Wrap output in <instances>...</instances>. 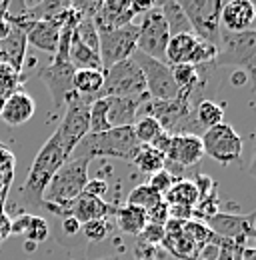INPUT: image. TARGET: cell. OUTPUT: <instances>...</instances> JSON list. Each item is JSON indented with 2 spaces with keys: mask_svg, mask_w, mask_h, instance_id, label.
Segmentation results:
<instances>
[{
  "mask_svg": "<svg viewBox=\"0 0 256 260\" xmlns=\"http://www.w3.org/2000/svg\"><path fill=\"white\" fill-rule=\"evenodd\" d=\"M0 4H2V2H0Z\"/></svg>",
  "mask_w": 256,
  "mask_h": 260,
  "instance_id": "db71d44e",
  "label": "cell"
},
{
  "mask_svg": "<svg viewBox=\"0 0 256 260\" xmlns=\"http://www.w3.org/2000/svg\"><path fill=\"white\" fill-rule=\"evenodd\" d=\"M110 130L108 116H106V100L98 98L90 104V132L88 134H100Z\"/></svg>",
  "mask_w": 256,
  "mask_h": 260,
  "instance_id": "d6a6232c",
  "label": "cell"
},
{
  "mask_svg": "<svg viewBox=\"0 0 256 260\" xmlns=\"http://www.w3.org/2000/svg\"><path fill=\"white\" fill-rule=\"evenodd\" d=\"M172 184H174V174L168 172L166 168L156 172V174H152V176H150V182H148V186L154 188L162 198L168 194V190L172 188Z\"/></svg>",
  "mask_w": 256,
  "mask_h": 260,
  "instance_id": "74e56055",
  "label": "cell"
},
{
  "mask_svg": "<svg viewBox=\"0 0 256 260\" xmlns=\"http://www.w3.org/2000/svg\"><path fill=\"white\" fill-rule=\"evenodd\" d=\"M252 6H254V14H256V2H252Z\"/></svg>",
  "mask_w": 256,
  "mask_h": 260,
  "instance_id": "f5cc1de1",
  "label": "cell"
},
{
  "mask_svg": "<svg viewBox=\"0 0 256 260\" xmlns=\"http://www.w3.org/2000/svg\"><path fill=\"white\" fill-rule=\"evenodd\" d=\"M12 30V24L6 20V18H0V40H4Z\"/></svg>",
  "mask_w": 256,
  "mask_h": 260,
  "instance_id": "f6af8a7d",
  "label": "cell"
},
{
  "mask_svg": "<svg viewBox=\"0 0 256 260\" xmlns=\"http://www.w3.org/2000/svg\"><path fill=\"white\" fill-rule=\"evenodd\" d=\"M106 192H108V182H106L104 178H92V180L88 178V182H86V186H84V194L104 200Z\"/></svg>",
  "mask_w": 256,
  "mask_h": 260,
  "instance_id": "ab89813d",
  "label": "cell"
},
{
  "mask_svg": "<svg viewBox=\"0 0 256 260\" xmlns=\"http://www.w3.org/2000/svg\"><path fill=\"white\" fill-rule=\"evenodd\" d=\"M20 84V72L14 70L10 64L0 62V94L6 98L14 94Z\"/></svg>",
  "mask_w": 256,
  "mask_h": 260,
  "instance_id": "836d02e7",
  "label": "cell"
},
{
  "mask_svg": "<svg viewBox=\"0 0 256 260\" xmlns=\"http://www.w3.org/2000/svg\"><path fill=\"white\" fill-rule=\"evenodd\" d=\"M60 228H62L64 236H68V238H74L76 234H80V228H82V224H80V222H78L74 216H64Z\"/></svg>",
  "mask_w": 256,
  "mask_h": 260,
  "instance_id": "60d3db41",
  "label": "cell"
},
{
  "mask_svg": "<svg viewBox=\"0 0 256 260\" xmlns=\"http://www.w3.org/2000/svg\"><path fill=\"white\" fill-rule=\"evenodd\" d=\"M88 260H126L122 256H96V258H88Z\"/></svg>",
  "mask_w": 256,
  "mask_h": 260,
  "instance_id": "c3c4849f",
  "label": "cell"
},
{
  "mask_svg": "<svg viewBox=\"0 0 256 260\" xmlns=\"http://www.w3.org/2000/svg\"><path fill=\"white\" fill-rule=\"evenodd\" d=\"M198 198H200V192H198L194 180H178V182L172 184L168 194L164 196V202L166 204H180V206L194 208Z\"/></svg>",
  "mask_w": 256,
  "mask_h": 260,
  "instance_id": "83f0119b",
  "label": "cell"
},
{
  "mask_svg": "<svg viewBox=\"0 0 256 260\" xmlns=\"http://www.w3.org/2000/svg\"><path fill=\"white\" fill-rule=\"evenodd\" d=\"M12 234V220L6 212H0V242H4Z\"/></svg>",
  "mask_w": 256,
  "mask_h": 260,
  "instance_id": "ee69618b",
  "label": "cell"
},
{
  "mask_svg": "<svg viewBox=\"0 0 256 260\" xmlns=\"http://www.w3.org/2000/svg\"><path fill=\"white\" fill-rule=\"evenodd\" d=\"M112 212H114V208L108 202H104L100 198H92V196L82 192L76 200H72L68 204L66 216H74L80 224H84V222H90V220H102V218L106 220Z\"/></svg>",
  "mask_w": 256,
  "mask_h": 260,
  "instance_id": "d6986e66",
  "label": "cell"
},
{
  "mask_svg": "<svg viewBox=\"0 0 256 260\" xmlns=\"http://www.w3.org/2000/svg\"><path fill=\"white\" fill-rule=\"evenodd\" d=\"M204 158L202 140L198 134H176L170 140V148L166 152V162L176 164L178 168L196 166Z\"/></svg>",
  "mask_w": 256,
  "mask_h": 260,
  "instance_id": "9a60e30c",
  "label": "cell"
},
{
  "mask_svg": "<svg viewBox=\"0 0 256 260\" xmlns=\"http://www.w3.org/2000/svg\"><path fill=\"white\" fill-rule=\"evenodd\" d=\"M108 96H148L144 74L132 58L122 60V62L104 70V84H102V90L98 92L96 100Z\"/></svg>",
  "mask_w": 256,
  "mask_h": 260,
  "instance_id": "ba28073f",
  "label": "cell"
},
{
  "mask_svg": "<svg viewBox=\"0 0 256 260\" xmlns=\"http://www.w3.org/2000/svg\"><path fill=\"white\" fill-rule=\"evenodd\" d=\"M140 142L134 134L132 126L110 128L100 134H86L80 144L74 148L70 156H84V158H120L124 162H132L136 152L140 150Z\"/></svg>",
  "mask_w": 256,
  "mask_h": 260,
  "instance_id": "3957f363",
  "label": "cell"
},
{
  "mask_svg": "<svg viewBox=\"0 0 256 260\" xmlns=\"http://www.w3.org/2000/svg\"><path fill=\"white\" fill-rule=\"evenodd\" d=\"M256 20L254 6L250 0H230L222 6L220 30L226 32H244L250 30Z\"/></svg>",
  "mask_w": 256,
  "mask_h": 260,
  "instance_id": "e0dca14e",
  "label": "cell"
},
{
  "mask_svg": "<svg viewBox=\"0 0 256 260\" xmlns=\"http://www.w3.org/2000/svg\"><path fill=\"white\" fill-rule=\"evenodd\" d=\"M34 112H36V104H34L30 94H26L22 90H16L14 94L6 96L0 118L8 126H20V124H26L30 120Z\"/></svg>",
  "mask_w": 256,
  "mask_h": 260,
  "instance_id": "ffe728a7",
  "label": "cell"
},
{
  "mask_svg": "<svg viewBox=\"0 0 256 260\" xmlns=\"http://www.w3.org/2000/svg\"><path fill=\"white\" fill-rule=\"evenodd\" d=\"M74 72L76 70L70 64V60H64V58H52L50 64L44 66L42 70H38V78L46 84L56 110L64 108V102L74 92V88H72Z\"/></svg>",
  "mask_w": 256,
  "mask_h": 260,
  "instance_id": "4fadbf2b",
  "label": "cell"
},
{
  "mask_svg": "<svg viewBox=\"0 0 256 260\" xmlns=\"http://www.w3.org/2000/svg\"><path fill=\"white\" fill-rule=\"evenodd\" d=\"M256 212L250 214H230V212H216L204 220L218 238L224 240H246L256 234Z\"/></svg>",
  "mask_w": 256,
  "mask_h": 260,
  "instance_id": "5bb4252c",
  "label": "cell"
},
{
  "mask_svg": "<svg viewBox=\"0 0 256 260\" xmlns=\"http://www.w3.org/2000/svg\"><path fill=\"white\" fill-rule=\"evenodd\" d=\"M136 40H138V24L134 22L108 32H98V54L102 68L106 70L122 60L132 58V54L136 52Z\"/></svg>",
  "mask_w": 256,
  "mask_h": 260,
  "instance_id": "8fae6325",
  "label": "cell"
},
{
  "mask_svg": "<svg viewBox=\"0 0 256 260\" xmlns=\"http://www.w3.org/2000/svg\"><path fill=\"white\" fill-rule=\"evenodd\" d=\"M36 248V244L34 242H24V250H28V252H32Z\"/></svg>",
  "mask_w": 256,
  "mask_h": 260,
  "instance_id": "681fc988",
  "label": "cell"
},
{
  "mask_svg": "<svg viewBox=\"0 0 256 260\" xmlns=\"http://www.w3.org/2000/svg\"><path fill=\"white\" fill-rule=\"evenodd\" d=\"M132 164H136V168H138L140 172L152 176V174H156L160 170H164V166H166V156H164L160 150L152 148L150 144H142L140 150L136 152Z\"/></svg>",
  "mask_w": 256,
  "mask_h": 260,
  "instance_id": "f1b7e54d",
  "label": "cell"
},
{
  "mask_svg": "<svg viewBox=\"0 0 256 260\" xmlns=\"http://www.w3.org/2000/svg\"><path fill=\"white\" fill-rule=\"evenodd\" d=\"M142 114L152 116L160 122L164 132L170 136L176 134H198V122L194 118V106L190 94H180L174 100H152L148 98L142 108Z\"/></svg>",
  "mask_w": 256,
  "mask_h": 260,
  "instance_id": "277c9868",
  "label": "cell"
},
{
  "mask_svg": "<svg viewBox=\"0 0 256 260\" xmlns=\"http://www.w3.org/2000/svg\"><path fill=\"white\" fill-rule=\"evenodd\" d=\"M88 166H90V158L70 156L56 170L50 184L46 186L42 196V206L52 214L64 218L68 204L84 192V186L88 182Z\"/></svg>",
  "mask_w": 256,
  "mask_h": 260,
  "instance_id": "6da1fadb",
  "label": "cell"
},
{
  "mask_svg": "<svg viewBox=\"0 0 256 260\" xmlns=\"http://www.w3.org/2000/svg\"><path fill=\"white\" fill-rule=\"evenodd\" d=\"M10 186H12V182L6 180V178L2 176V172H0V194H2L4 190H10Z\"/></svg>",
  "mask_w": 256,
  "mask_h": 260,
  "instance_id": "7dc6e473",
  "label": "cell"
},
{
  "mask_svg": "<svg viewBox=\"0 0 256 260\" xmlns=\"http://www.w3.org/2000/svg\"><path fill=\"white\" fill-rule=\"evenodd\" d=\"M104 100H106V116L110 128H120V126H132L136 122L138 112L148 96H108Z\"/></svg>",
  "mask_w": 256,
  "mask_h": 260,
  "instance_id": "2e32d148",
  "label": "cell"
},
{
  "mask_svg": "<svg viewBox=\"0 0 256 260\" xmlns=\"http://www.w3.org/2000/svg\"><path fill=\"white\" fill-rule=\"evenodd\" d=\"M194 118H196L200 128H214V126L224 122V108L218 102L210 100V98H202L194 106Z\"/></svg>",
  "mask_w": 256,
  "mask_h": 260,
  "instance_id": "4316f807",
  "label": "cell"
},
{
  "mask_svg": "<svg viewBox=\"0 0 256 260\" xmlns=\"http://www.w3.org/2000/svg\"><path fill=\"white\" fill-rule=\"evenodd\" d=\"M68 58H70V64L74 66V70H100V72H104L98 52H94L92 48H88L76 36V32H72V38H70Z\"/></svg>",
  "mask_w": 256,
  "mask_h": 260,
  "instance_id": "603a6c76",
  "label": "cell"
},
{
  "mask_svg": "<svg viewBox=\"0 0 256 260\" xmlns=\"http://www.w3.org/2000/svg\"><path fill=\"white\" fill-rule=\"evenodd\" d=\"M132 18H134V14L130 10V2L110 0V2H102L100 4L92 22H94L98 32H108V30H114V28L130 24Z\"/></svg>",
  "mask_w": 256,
  "mask_h": 260,
  "instance_id": "ac0fdd59",
  "label": "cell"
},
{
  "mask_svg": "<svg viewBox=\"0 0 256 260\" xmlns=\"http://www.w3.org/2000/svg\"><path fill=\"white\" fill-rule=\"evenodd\" d=\"M162 244L166 246V250H168L170 254H174L176 258H180V260H192L198 256L196 244L192 242L184 232L178 234V236H164Z\"/></svg>",
  "mask_w": 256,
  "mask_h": 260,
  "instance_id": "f546056e",
  "label": "cell"
},
{
  "mask_svg": "<svg viewBox=\"0 0 256 260\" xmlns=\"http://www.w3.org/2000/svg\"><path fill=\"white\" fill-rule=\"evenodd\" d=\"M170 140H172V136H170L168 132H164V130H162L158 136L150 142V146H152V148H156V150H160V152L166 156V152H168V148H170Z\"/></svg>",
  "mask_w": 256,
  "mask_h": 260,
  "instance_id": "7bdbcfd3",
  "label": "cell"
},
{
  "mask_svg": "<svg viewBox=\"0 0 256 260\" xmlns=\"http://www.w3.org/2000/svg\"><path fill=\"white\" fill-rule=\"evenodd\" d=\"M132 128H134V134H136V138H138L140 144H150L160 132H162V126H160L158 120L152 118V116H146V114L138 116L136 122L132 124Z\"/></svg>",
  "mask_w": 256,
  "mask_h": 260,
  "instance_id": "1f68e13d",
  "label": "cell"
},
{
  "mask_svg": "<svg viewBox=\"0 0 256 260\" xmlns=\"http://www.w3.org/2000/svg\"><path fill=\"white\" fill-rule=\"evenodd\" d=\"M4 100H6V98L2 96V94H0V112H2V106H4Z\"/></svg>",
  "mask_w": 256,
  "mask_h": 260,
  "instance_id": "816d5d0a",
  "label": "cell"
},
{
  "mask_svg": "<svg viewBox=\"0 0 256 260\" xmlns=\"http://www.w3.org/2000/svg\"><path fill=\"white\" fill-rule=\"evenodd\" d=\"M14 168H16V156H14V152L4 142H0V172L10 182L14 180Z\"/></svg>",
  "mask_w": 256,
  "mask_h": 260,
  "instance_id": "8d00e7d4",
  "label": "cell"
},
{
  "mask_svg": "<svg viewBox=\"0 0 256 260\" xmlns=\"http://www.w3.org/2000/svg\"><path fill=\"white\" fill-rule=\"evenodd\" d=\"M204 156H210L218 164L238 162L242 156V138L230 124H218L214 128L204 130L200 136Z\"/></svg>",
  "mask_w": 256,
  "mask_h": 260,
  "instance_id": "7c38bea8",
  "label": "cell"
},
{
  "mask_svg": "<svg viewBox=\"0 0 256 260\" xmlns=\"http://www.w3.org/2000/svg\"><path fill=\"white\" fill-rule=\"evenodd\" d=\"M214 66H236L250 80V88L256 90V28L244 32L220 30L218 56Z\"/></svg>",
  "mask_w": 256,
  "mask_h": 260,
  "instance_id": "5b68a950",
  "label": "cell"
},
{
  "mask_svg": "<svg viewBox=\"0 0 256 260\" xmlns=\"http://www.w3.org/2000/svg\"><path fill=\"white\" fill-rule=\"evenodd\" d=\"M164 240V226L158 224H146V228L140 232V242H146V244H160Z\"/></svg>",
  "mask_w": 256,
  "mask_h": 260,
  "instance_id": "f35d334b",
  "label": "cell"
},
{
  "mask_svg": "<svg viewBox=\"0 0 256 260\" xmlns=\"http://www.w3.org/2000/svg\"><path fill=\"white\" fill-rule=\"evenodd\" d=\"M80 232L86 236V240L90 242H102L106 240L108 232H110V226H108V220H90V222H84Z\"/></svg>",
  "mask_w": 256,
  "mask_h": 260,
  "instance_id": "d590c367",
  "label": "cell"
},
{
  "mask_svg": "<svg viewBox=\"0 0 256 260\" xmlns=\"http://www.w3.org/2000/svg\"><path fill=\"white\" fill-rule=\"evenodd\" d=\"M160 202H164V198H162L154 188H150L148 184H140V186H136V188L128 194L126 204L140 206V208L146 210V214H148L150 210H154V208L158 206Z\"/></svg>",
  "mask_w": 256,
  "mask_h": 260,
  "instance_id": "4dcf8cb0",
  "label": "cell"
},
{
  "mask_svg": "<svg viewBox=\"0 0 256 260\" xmlns=\"http://www.w3.org/2000/svg\"><path fill=\"white\" fill-rule=\"evenodd\" d=\"M48 234H50L48 222H46L42 216H36V214H32V216H30V224H28L26 232H24V238H26V242L40 244V242H44V240L48 238Z\"/></svg>",
  "mask_w": 256,
  "mask_h": 260,
  "instance_id": "e575fe53",
  "label": "cell"
},
{
  "mask_svg": "<svg viewBox=\"0 0 256 260\" xmlns=\"http://www.w3.org/2000/svg\"><path fill=\"white\" fill-rule=\"evenodd\" d=\"M158 8L164 16V22L170 30V36L174 34H192V28L188 24L186 14L182 12L178 0H166V2H158Z\"/></svg>",
  "mask_w": 256,
  "mask_h": 260,
  "instance_id": "484cf974",
  "label": "cell"
},
{
  "mask_svg": "<svg viewBox=\"0 0 256 260\" xmlns=\"http://www.w3.org/2000/svg\"><path fill=\"white\" fill-rule=\"evenodd\" d=\"M242 260H256V248L254 246H246L242 250Z\"/></svg>",
  "mask_w": 256,
  "mask_h": 260,
  "instance_id": "bcb514c9",
  "label": "cell"
},
{
  "mask_svg": "<svg viewBox=\"0 0 256 260\" xmlns=\"http://www.w3.org/2000/svg\"><path fill=\"white\" fill-rule=\"evenodd\" d=\"M132 60L138 64V68L144 74V82H146V94L152 100H174L182 92L176 86L174 78H172V70L166 62L154 60L142 52H134Z\"/></svg>",
  "mask_w": 256,
  "mask_h": 260,
  "instance_id": "30bf717a",
  "label": "cell"
},
{
  "mask_svg": "<svg viewBox=\"0 0 256 260\" xmlns=\"http://www.w3.org/2000/svg\"><path fill=\"white\" fill-rule=\"evenodd\" d=\"M94 100L86 96H78L72 92L64 102V116L56 134L60 138L64 154L70 158L74 148L80 144V140L90 132V104Z\"/></svg>",
  "mask_w": 256,
  "mask_h": 260,
  "instance_id": "8992f818",
  "label": "cell"
},
{
  "mask_svg": "<svg viewBox=\"0 0 256 260\" xmlns=\"http://www.w3.org/2000/svg\"><path fill=\"white\" fill-rule=\"evenodd\" d=\"M104 84V72L100 70H76L72 76V88L78 96L96 100Z\"/></svg>",
  "mask_w": 256,
  "mask_h": 260,
  "instance_id": "d4e9b609",
  "label": "cell"
},
{
  "mask_svg": "<svg viewBox=\"0 0 256 260\" xmlns=\"http://www.w3.org/2000/svg\"><path fill=\"white\" fill-rule=\"evenodd\" d=\"M250 172H252V176H256V150H254V158H252V164H250Z\"/></svg>",
  "mask_w": 256,
  "mask_h": 260,
  "instance_id": "f907efd6",
  "label": "cell"
},
{
  "mask_svg": "<svg viewBox=\"0 0 256 260\" xmlns=\"http://www.w3.org/2000/svg\"><path fill=\"white\" fill-rule=\"evenodd\" d=\"M170 40V30L164 22V16L160 12L158 4H154L144 16H142V24H138V40H136V50L166 62V46Z\"/></svg>",
  "mask_w": 256,
  "mask_h": 260,
  "instance_id": "9c48e42d",
  "label": "cell"
},
{
  "mask_svg": "<svg viewBox=\"0 0 256 260\" xmlns=\"http://www.w3.org/2000/svg\"><path fill=\"white\" fill-rule=\"evenodd\" d=\"M196 44H198V38L194 34H174V36H170L168 46H166V64H190Z\"/></svg>",
  "mask_w": 256,
  "mask_h": 260,
  "instance_id": "7402d4cb",
  "label": "cell"
},
{
  "mask_svg": "<svg viewBox=\"0 0 256 260\" xmlns=\"http://www.w3.org/2000/svg\"><path fill=\"white\" fill-rule=\"evenodd\" d=\"M30 216L28 212H22V214H18L14 220H12V234H16V236H24V232H26V228L30 224Z\"/></svg>",
  "mask_w": 256,
  "mask_h": 260,
  "instance_id": "b9f144b4",
  "label": "cell"
},
{
  "mask_svg": "<svg viewBox=\"0 0 256 260\" xmlns=\"http://www.w3.org/2000/svg\"><path fill=\"white\" fill-rule=\"evenodd\" d=\"M26 34L20 26L12 24L10 34L0 40V62L10 64L14 70L22 72V64H24V56H26Z\"/></svg>",
  "mask_w": 256,
  "mask_h": 260,
  "instance_id": "44dd1931",
  "label": "cell"
},
{
  "mask_svg": "<svg viewBox=\"0 0 256 260\" xmlns=\"http://www.w3.org/2000/svg\"><path fill=\"white\" fill-rule=\"evenodd\" d=\"M66 160H68V156L64 154L60 138H58V134L54 130V134L42 144V148L34 156L30 170L26 174V180H24V186H22V196H24V202H26L28 208H42L44 190L50 184V180L56 174V170Z\"/></svg>",
  "mask_w": 256,
  "mask_h": 260,
  "instance_id": "7a4b0ae2",
  "label": "cell"
},
{
  "mask_svg": "<svg viewBox=\"0 0 256 260\" xmlns=\"http://www.w3.org/2000/svg\"><path fill=\"white\" fill-rule=\"evenodd\" d=\"M116 212V222H118V228L126 234H134V236H140V232L146 228L148 224V214L146 210H142L140 206H132V204H126Z\"/></svg>",
  "mask_w": 256,
  "mask_h": 260,
  "instance_id": "cb8c5ba5",
  "label": "cell"
},
{
  "mask_svg": "<svg viewBox=\"0 0 256 260\" xmlns=\"http://www.w3.org/2000/svg\"><path fill=\"white\" fill-rule=\"evenodd\" d=\"M188 18L192 34L202 42L218 48L220 44V14L224 2L220 0H178Z\"/></svg>",
  "mask_w": 256,
  "mask_h": 260,
  "instance_id": "52a82bcc",
  "label": "cell"
}]
</instances>
